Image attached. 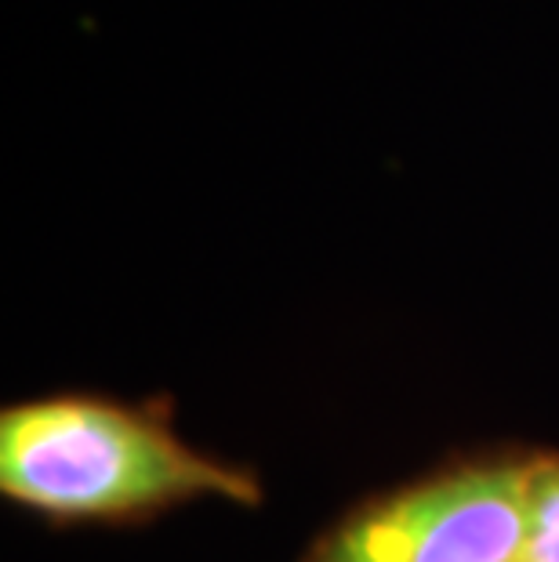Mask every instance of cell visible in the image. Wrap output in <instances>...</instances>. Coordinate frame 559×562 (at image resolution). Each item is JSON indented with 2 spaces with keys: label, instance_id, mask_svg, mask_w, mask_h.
<instances>
[{
  "label": "cell",
  "instance_id": "cell-1",
  "mask_svg": "<svg viewBox=\"0 0 559 562\" xmlns=\"http://www.w3.org/2000/svg\"><path fill=\"white\" fill-rule=\"evenodd\" d=\"M0 490L55 519H131L197 497L258 501L247 472L186 447L157 417L94 396L8 406Z\"/></svg>",
  "mask_w": 559,
  "mask_h": 562
},
{
  "label": "cell",
  "instance_id": "cell-2",
  "mask_svg": "<svg viewBox=\"0 0 559 562\" xmlns=\"http://www.w3.org/2000/svg\"><path fill=\"white\" fill-rule=\"evenodd\" d=\"M530 458L469 464L356 508L305 562H523Z\"/></svg>",
  "mask_w": 559,
  "mask_h": 562
},
{
  "label": "cell",
  "instance_id": "cell-3",
  "mask_svg": "<svg viewBox=\"0 0 559 562\" xmlns=\"http://www.w3.org/2000/svg\"><path fill=\"white\" fill-rule=\"evenodd\" d=\"M523 562H559V453L530 458Z\"/></svg>",
  "mask_w": 559,
  "mask_h": 562
}]
</instances>
